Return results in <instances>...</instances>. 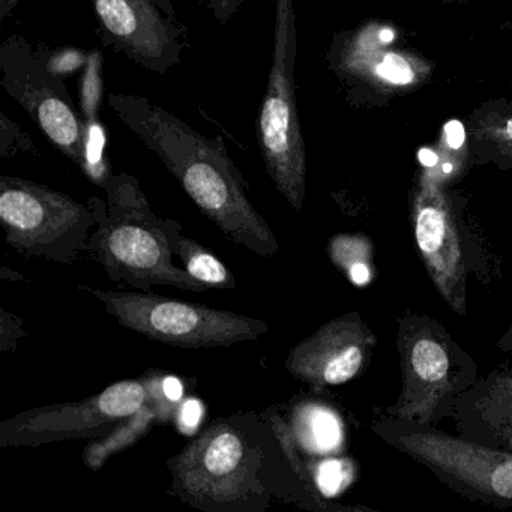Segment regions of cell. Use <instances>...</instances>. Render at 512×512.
I'll list each match as a JSON object with an SVG mask.
<instances>
[{"instance_id": "1", "label": "cell", "mask_w": 512, "mask_h": 512, "mask_svg": "<svg viewBox=\"0 0 512 512\" xmlns=\"http://www.w3.org/2000/svg\"><path fill=\"white\" fill-rule=\"evenodd\" d=\"M107 100L119 121L163 161L227 238L268 259L278 253L277 236L248 200L244 179L221 137L200 134L140 95L109 94Z\"/></svg>"}, {"instance_id": "2", "label": "cell", "mask_w": 512, "mask_h": 512, "mask_svg": "<svg viewBox=\"0 0 512 512\" xmlns=\"http://www.w3.org/2000/svg\"><path fill=\"white\" fill-rule=\"evenodd\" d=\"M101 188L107 202L92 197L98 212L97 230L89 248L112 280L139 289L173 286L190 292L209 287L173 263L167 221L154 214L140 190L139 182L127 173H110Z\"/></svg>"}, {"instance_id": "3", "label": "cell", "mask_w": 512, "mask_h": 512, "mask_svg": "<svg viewBox=\"0 0 512 512\" xmlns=\"http://www.w3.org/2000/svg\"><path fill=\"white\" fill-rule=\"evenodd\" d=\"M397 350L401 391L382 412L433 427L454 418L461 395L479 379L473 356L439 320L418 313L398 319Z\"/></svg>"}, {"instance_id": "4", "label": "cell", "mask_w": 512, "mask_h": 512, "mask_svg": "<svg viewBox=\"0 0 512 512\" xmlns=\"http://www.w3.org/2000/svg\"><path fill=\"white\" fill-rule=\"evenodd\" d=\"M248 421L218 419L167 461L181 499L209 511H239L244 503L265 500V452Z\"/></svg>"}, {"instance_id": "5", "label": "cell", "mask_w": 512, "mask_h": 512, "mask_svg": "<svg viewBox=\"0 0 512 512\" xmlns=\"http://www.w3.org/2000/svg\"><path fill=\"white\" fill-rule=\"evenodd\" d=\"M371 431L472 502L512 508V452L374 410Z\"/></svg>"}, {"instance_id": "6", "label": "cell", "mask_w": 512, "mask_h": 512, "mask_svg": "<svg viewBox=\"0 0 512 512\" xmlns=\"http://www.w3.org/2000/svg\"><path fill=\"white\" fill-rule=\"evenodd\" d=\"M298 31L293 0L275 4L274 52L257 116V140L269 178L296 212L307 194V151L296 103Z\"/></svg>"}, {"instance_id": "7", "label": "cell", "mask_w": 512, "mask_h": 512, "mask_svg": "<svg viewBox=\"0 0 512 512\" xmlns=\"http://www.w3.org/2000/svg\"><path fill=\"white\" fill-rule=\"evenodd\" d=\"M326 65L353 104H383L430 82L434 62L400 44L391 23L368 20L332 37Z\"/></svg>"}, {"instance_id": "8", "label": "cell", "mask_w": 512, "mask_h": 512, "mask_svg": "<svg viewBox=\"0 0 512 512\" xmlns=\"http://www.w3.org/2000/svg\"><path fill=\"white\" fill-rule=\"evenodd\" d=\"M0 221L14 250L70 263L89 248L98 212L91 200L85 205L46 185L2 176Z\"/></svg>"}, {"instance_id": "9", "label": "cell", "mask_w": 512, "mask_h": 512, "mask_svg": "<svg viewBox=\"0 0 512 512\" xmlns=\"http://www.w3.org/2000/svg\"><path fill=\"white\" fill-rule=\"evenodd\" d=\"M410 218L431 283L455 314L466 316L467 277L475 268V257L463 220V199L424 167L410 191Z\"/></svg>"}, {"instance_id": "10", "label": "cell", "mask_w": 512, "mask_h": 512, "mask_svg": "<svg viewBox=\"0 0 512 512\" xmlns=\"http://www.w3.org/2000/svg\"><path fill=\"white\" fill-rule=\"evenodd\" d=\"M86 290L97 296L122 326L169 346L184 349L229 347L257 340L269 329L268 323L260 319L166 296Z\"/></svg>"}, {"instance_id": "11", "label": "cell", "mask_w": 512, "mask_h": 512, "mask_svg": "<svg viewBox=\"0 0 512 512\" xmlns=\"http://www.w3.org/2000/svg\"><path fill=\"white\" fill-rule=\"evenodd\" d=\"M2 86L25 109L44 136L86 172L88 122L82 118L67 86L49 67L46 55L20 35L0 46Z\"/></svg>"}, {"instance_id": "12", "label": "cell", "mask_w": 512, "mask_h": 512, "mask_svg": "<svg viewBox=\"0 0 512 512\" xmlns=\"http://www.w3.org/2000/svg\"><path fill=\"white\" fill-rule=\"evenodd\" d=\"M148 377L122 380L76 403L26 410L0 424V446H40L112 433L148 400Z\"/></svg>"}, {"instance_id": "13", "label": "cell", "mask_w": 512, "mask_h": 512, "mask_svg": "<svg viewBox=\"0 0 512 512\" xmlns=\"http://www.w3.org/2000/svg\"><path fill=\"white\" fill-rule=\"evenodd\" d=\"M101 40L151 73H169L190 47L172 0H91Z\"/></svg>"}, {"instance_id": "14", "label": "cell", "mask_w": 512, "mask_h": 512, "mask_svg": "<svg viewBox=\"0 0 512 512\" xmlns=\"http://www.w3.org/2000/svg\"><path fill=\"white\" fill-rule=\"evenodd\" d=\"M377 343L361 314L352 311L299 341L287 355L286 370L316 389L343 385L367 370Z\"/></svg>"}, {"instance_id": "15", "label": "cell", "mask_w": 512, "mask_h": 512, "mask_svg": "<svg viewBox=\"0 0 512 512\" xmlns=\"http://www.w3.org/2000/svg\"><path fill=\"white\" fill-rule=\"evenodd\" d=\"M452 421L458 436L512 452V355L461 395Z\"/></svg>"}, {"instance_id": "16", "label": "cell", "mask_w": 512, "mask_h": 512, "mask_svg": "<svg viewBox=\"0 0 512 512\" xmlns=\"http://www.w3.org/2000/svg\"><path fill=\"white\" fill-rule=\"evenodd\" d=\"M470 166L512 169V98H494L472 110L464 122Z\"/></svg>"}, {"instance_id": "17", "label": "cell", "mask_w": 512, "mask_h": 512, "mask_svg": "<svg viewBox=\"0 0 512 512\" xmlns=\"http://www.w3.org/2000/svg\"><path fill=\"white\" fill-rule=\"evenodd\" d=\"M160 374L148 377L149 394L146 403L134 415L125 418L106 439L91 443L85 452V461L92 470H100L116 452L136 443L151 430L154 422L176 418L181 401L170 400L163 389Z\"/></svg>"}, {"instance_id": "18", "label": "cell", "mask_w": 512, "mask_h": 512, "mask_svg": "<svg viewBox=\"0 0 512 512\" xmlns=\"http://www.w3.org/2000/svg\"><path fill=\"white\" fill-rule=\"evenodd\" d=\"M167 235L173 253L181 257L188 274L209 289H235L236 280L232 272L202 245L182 235L179 224L167 221Z\"/></svg>"}, {"instance_id": "19", "label": "cell", "mask_w": 512, "mask_h": 512, "mask_svg": "<svg viewBox=\"0 0 512 512\" xmlns=\"http://www.w3.org/2000/svg\"><path fill=\"white\" fill-rule=\"evenodd\" d=\"M329 256L332 262L346 272L356 286H365L370 283L373 269H371V245L365 236L338 235L329 242Z\"/></svg>"}, {"instance_id": "20", "label": "cell", "mask_w": 512, "mask_h": 512, "mask_svg": "<svg viewBox=\"0 0 512 512\" xmlns=\"http://www.w3.org/2000/svg\"><path fill=\"white\" fill-rule=\"evenodd\" d=\"M307 430H305V436L311 440V445L314 448L320 449V451H329L334 448L337 442H340V428H338L337 419L334 416L329 415L326 412H316L314 415H310L308 421L305 422Z\"/></svg>"}, {"instance_id": "21", "label": "cell", "mask_w": 512, "mask_h": 512, "mask_svg": "<svg viewBox=\"0 0 512 512\" xmlns=\"http://www.w3.org/2000/svg\"><path fill=\"white\" fill-rule=\"evenodd\" d=\"M47 62L53 73L58 74L59 77L70 76L77 68L86 64V55L77 49L61 50L53 53L52 56H47Z\"/></svg>"}, {"instance_id": "22", "label": "cell", "mask_w": 512, "mask_h": 512, "mask_svg": "<svg viewBox=\"0 0 512 512\" xmlns=\"http://www.w3.org/2000/svg\"><path fill=\"white\" fill-rule=\"evenodd\" d=\"M203 407L202 403L197 400L182 401L179 406L176 419H178V427L182 433H193L199 427L202 421Z\"/></svg>"}, {"instance_id": "23", "label": "cell", "mask_w": 512, "mask_h": 512, "mask_svg": "<svg viewBox=\"0 0 512 512\" xmlns=\"http://www.w3.org/2000/svg\"><path fill=\"white\" fill-rule=\"evenodd\" d=\"M206 7L221 25H227L238 14L244 0H205Z\"/></svg>"}, {"instance_id": "24", "label": "cell", "mask_w": 512, "mask_h": 512, "mask_svg": "<svg viewBox=\"0 0 512 512\" xmlns=\"http://www.w3.org/2000/svg\"><path fill=\"white\" fill-rule=\"evenodd\" d=\"M341 467L340 463H326L320 467L319 476H317V484L320 490L326 494H334L340 485Z\"/></svg>"}, {"instance_id": "25", "label": "cell", "mask_w": 512, "mask_h": 512, "mask_svg": "<svg viewBox=\"0 0 512 512\" xmlns=\"http://www.w3.org/2000/svg\"><path fill=\"white\" fill-rule=\"evenodd\" d=\"M163 389L170 400L181 401L184 388H182V383L176 377H166L163 380Z\"/></svg>"}, {"instance_id": "26", "label": "cell", "mask_w": 512, "mask_h": 512, "mask_svg": "<svg viewBox=\"0 0 512 512\" xmlns=\"http://www.w3.org/2000/svg\"><path fill=\"white\" fill-rule=\"evenodd\" d=\"M496 347L500 352L512 355V323L511 326L506 329L505 334L496 341Z\"/></svg>"}, {"instance_id": "27", "label": "cell", "mask_w": 512, "mask_h": 512, "mask_svg": "<svg viewBox=\"0 0 512 512\" xmlns=\"http://www.w3.org/2000/svg\"><path fill=\"white\" fill-rule=\"evenodd\" d=\"M442 2H446V4H451V2H455V0H442Z\"/></svg>"}]
</instances>
